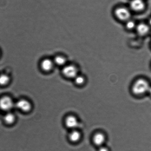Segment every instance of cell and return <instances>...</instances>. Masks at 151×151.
Here are the masks:
<instances>
[{"mask_svg": "<svg viewBox=\"0 0 151 151\" xmlns=\"http://www.w3.org/2000/svg\"><path fill=\"white\" fill-rule=\"evenodd\" d=\"M150 87L147 81L140 79L136 81L133 84L132 91L134 94L142 95L148 92Z\"/></svg>", "mask_w": 151, "mask_h": 151, "instance_id": "obj_1", "label": "cell"}, {"mask_svg": "<svg viewBox=\"0 0 151 151\" xmlns=\"http://www.w3.org/2000/svg\"><path fill=\"white\" fill-rule=\"evenodd\" d=\"M15 106L12 98L8 96H4L0 99V108L4 111H9Z\"/></svg>", "mask_w": 151, "mask_h": 151, "instance_id": "obj_2", "label": "cell"}, {"mask_svg": "<svg viewBox=\"0 0 151 151\" xmlns=\"http://www.w3.org/2000/svg\"><path fill=\"white\" fill-rule=\"evenodd\" d=\"M62 73L66 77L69 78H74L78 76V70L74 65H65L63 69Z\"/></svg>", "mask_w": 151, "mask_h": 151, "instance_id": "obj_3", "label": "cell"}, {"mask_svg": "<svg viewBox=\"0 0 151 151\" xmlns=\"http://www.w3.org/2000/svg\"><path fill=\"white\" fill-rule=\"evenodd\" d=\"M115 14L119 20L125 21L129 19L131 17V13L127 8L120 7L116 9Z\"/></svg>", "mask_w": 151, "mask_h": 151, "instance_id": "obj_4", "label": "cell"}, {"mask_svg": "<svg viewBox=\"0 0 151 151\" xmlns=\"http://www.w3.org/2000/svg\"><path fill=\"white\" fill-rule=\"evenodd\" d=\"M15 106L17 109L24 112H30L32 108L31 103L24 99H20L17 101L15 104Z\"/></svg>", "mask_w": 151, "mask_h": 151, "instance_id": "obj_5", "label": "cell"}, {"mask_svg": "<svg viewBox=\"0 0 151 151\" xmlns=\"http://www.w3.org/2000/svg\"><path fill=\"white\" fill-rule=\"evenodd\" d=\"M130 6L132 9L136 12L143 11L145 7L143 0H132L130 3Z\"/></svg>", "mask_w": 151, "mask_h": 151, "instance_id": "obj_6", "label": "cell"}, {"mask_svg": "<svg viewBox=\"0 0 151 151\" xmlns=\"http://www.w3.org/2000/svg\"><path fill=\"white\" fill-rule=\"evenodd\" d=\"M65 124L66 126L69 128L74 129L78 124L77 118L74 116L70 115L65 118Z\"/></svg>", "mask_w": 151, "mask_h": 151, "instance_id": "obj_7", "label": "cell"}, {"mask_svg": "<svg viewBox=\"0 0 151 151\" xmlns=\"http://www.w3.org/2000/svg\"><path fill=\"white\" fill-rule=\"evenodd\" d=\"M54 63L53 61L48 58L42 60L41 62V68L44 71L48 72L50 71L53 68Z\"/></svg>", "mask_w": 151, "mask_h": 151, "instance_id": "obj_8", "label": "cell"}, {"mask_svg": "<svg viewBox=\"0 0 151 151\" xmlns=\"http://www.w3.org/2000/svg\"><path fill=\"white\" fill-rule=\"evenodd\" d=\"M105 140V136L103 133H96L93 136V143L97 146H102V145L104 143Z\"/></svg>", "mask_w": 151, "mask_h": 151, "instance_id": "obj_9", "label": "cell"}, {"mask_svg": "<svg viewBox=\"0 0 151 151\" xmlns=\"http://www.w3.org/2000/svg\"><path fill=\"white\" fill-rule=\"evenodd\" d=\"M137 31L139 35L142 36L147 34L150 31V27L148 25L144 23H141L137 26Z\"/></svg>", "mask_w": 151, "mask_h": 151, "instance_id": "obj_10", "label": "cell"}, {"mask_svg": "<svg viewBox=\"0 0 151 151\" xmlns=\"http://www.w3.org/2000/svg\"><path fill=\"white\" fill-rule=\"evenodd\" d=\"M81 137V134L80 132L74 130L69 135V138L71 142H77L80 140Z\"/></svg>", "mask_w": 151, "mask_h": 151, "instance_id": "obj_11", "label": "cell"}, {"mask_svg": "<svg viewBox=\"0 0 151 151\" xmlns=\"http://www.w3.org/2000/svg\"><path fill=\"white\" fill-rule=\"evenodd\" d=\"M15 115L11 112H8L6 114L4 117V120L7 124H14L15 121Z\"/></svg>", "mask_w": 151, "mask_h": 151, "instance_id": "obj_12", "label": "cell"}, {"mask_svg": "<svg viewBox=\"0 0 151 151\" xmlns=\"http://www.w3.org/2000/svg\"><path fill=\"white\" fill-rule=\"evenodd\" d=\"M54 64L56 65L60 66H63L66 63V59L64 57L58 55L55 57L53 60Z\"/></svg>", "mask_w": 151, "mask_h": 151, "instance_id": "obj_13", "label": "cell"}, {"mask_svg": "<svg viewBox=\"0 0 151 151\" xmlns=\"http://www.w3.org/2000/svg\"><path fill=\"white\" fill-rule=\"evenodd\" d=\"M10 81V78L6 74H2L0 76V85L4 86L8 84Z\"/></svg>", "mask_w": 151, "mask_h": 151, "instance_id": "obj_14", "label": "cell"}, {"mask_svg": "<svg viewBox=\"0 0 151 151\" xmlns=\"http://www.w3.org/2000/svg\"><path fill=\"white\" fill-rule=\"evenodd\" d=\"M75 82L76 84L78 85L83 84L85 82V79L83 76L78 75L74 78Z\"/></svg>", "mask_w": 151, "mask_h": 151, "instance_id": "obj_15", "label": "cell"}, {"mask_svg": "<svg viewBox=\"0 0 151 151\" xmlns=\"http://www.w3.org/2000/svg\"><path fill=\"white\" fill-rule=\"evenodd\" d=\"M126 27L127 28L130 30L134 29L136 27L135 23L132 20H129L126 24Z\"/></svg>", "mask_w": 151, "mask_h": 151, "instance_id": "obj_16", "label": "cell"}, {"mask_svg": "<svg viewBox=\"0 0 151 151\" xmlns=\"http://www.w3.org/2000/svg\"><path fill=\"white\" fill-rule=\"evenodd\" d=\"M109 151L108 150V148H107L105 147L101 146L99 148V151Z\"/></svg>", "mask_w": 151, "mask_h": 151, "instance_id": "obj_17", "label": "cell"}, {"mask_svg": "<svg viewBox=\"0 0 151 151\" xmlns=\"http://www.w3.org/2000/svg\"><path fill=\"white\" fill-rule=\"evenodd\" d=\"M148 92H149L150 95L151 96V87L150 88L149 91H148Z\"/></svg>", "mask_w": 151, "mask_h": 151, "instance_id": "obj_18", "label": "cell"}, {"mask_svg": "<svg viewBox=\"0 0 151 151\" xmlns=\"http://www.w3.org/2000/svg\"><path fill=\"white\" fill-rule=\"evenodd\" d=\"M149 23L150 25L151 26V18L149 20Z\"/></svg>", "mask_w": 151, "mask_h": 151, "instance_id": "obj_19", "label": "cell"}]
</instances>
